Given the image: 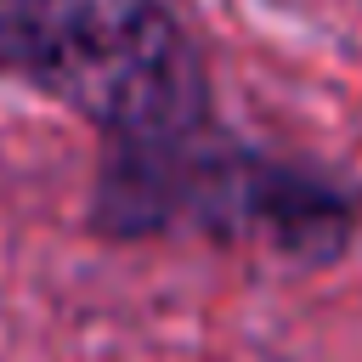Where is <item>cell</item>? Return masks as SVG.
<instances>
[{"label":"cell","mask_w":362,"mask_h":362,"mask_svg":"<svg viewBox=\"0 0 362 362\" xmlns=\"http://www.w3.org/2000/svg\"><path fill=\"white\" fill-rule=\"evenodd\" d=\"M96 221L107 232H226L272 238L283 249H328L345 232V204L272 158L215 141L204 124L158 141H113Z\"/></svg>","instance_id":"7a4b0ae2"},{"label":"cell","mask_w":362,"mask_h":362,"mask_svg":"<svg viewBox=\"0 0 362 362\" xmlns=\"http://www.w3.org/2000/svg\"><path fill=\"white\" fill-rule=\"evenodd\" d=\"M0 79H17L107 141H158L209 113L204 62L164 0H0Z\"/></svg>","instance_id":"6da1fadb"}]
</instances>
